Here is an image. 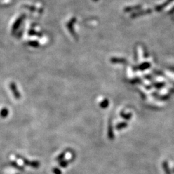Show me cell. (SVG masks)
I'll return each mask as SVG.
<instances>
[{
    "instance_id": "1",
    "label": "cell",
    "mask_w": 174,
    "mask_h": 174,
    "mask_svg": "<svg viewBox=\"0 0 174 174\" xmlns=\"http://www.w3.org/2000/svg\"><path fill=\"white\" fill-rule=\"evenodd\" d=\"M108 136L110 140H113L114 139V133L113 131V128L112 126V124L110 122V125L108 126Z\"/></svg>"
},
{
    "instance_id": "2",
    "label": "cell",
    "mask_w": 174,
    "mask_h": 174,
    "mask_svg": "<svg viewBox=\"0 0 174 174\" xmlns=\"http://www.w3.org/2000/svg\"><path fill=\"white\" fill-rule=\"evenodd\" d=\"M163 168L165 172V174H171V172L170 170V168L168 164L167 161H163Z\"/></svg>"
},
{
    "instance_id": "6",
    "label": "cell",
    "mask_w": 174,
    "mask_h": 174,
    "mask_svg": "<svg viewBox=\"0 0 174 174\" xmlns=\"http://www.w3.org/2000/svg\"><path fill=\"white\" fill-rule=\"evenodd\" d=\"M53 172L55 174H61V172L58 168H54Z\"/></svg>"
},
{
    "instance_id": "4",
    "label": "cell",
    "mask_w": 174,
    "mask_h": 174,
    "mask_svg": "<svg viewBox=\"0 0 174 174\" xmlns=\"http://www.w3.org/2000/svg\"><path fill=\"white\" fill-rule=\"evenodd\" d=\"M68 161H62V162H61L60 164V166H62V167H65V166H67L68 165Z\"/></svg>"
},
{
    "instance_id": "3",
    "label": "cell",
    "mask_w": 174,
    "mask_h": 174,
    "mask_svg": "<svg viewBox=\"0 0 174 174\" xmlns=\"http://www.w3.org/2000/svg\"><path fill=\"white\" fill-rule=\"evenodd\" d=\"M127 126V124L126 123H121L119 124H118V125L116 126V129L117 130H120L123 128H125V127Z\"/></svg>"
},
{
    "instance_id": "5",
    "label": "cell",
    "mask_w": 174,
    "mask_h": 174,
    "mask_svg": "<svg viewBox=\"0 0 174 174\" xmlns=\"http://www.w3.org/2000/svg\"><path fill=\"white\" fill-rule=\"evenodd\" d=\"M65 153H62L60 156H59L58 158H57V160L58 161H61V160H62L63 159V158L65 157Z\"/></svg>"
},
{
    "instance_id": "7",
    "label": "cell",
    "mask_w": 174,
    "mask_h": 174,
    "mask_svg": "<svg viewBox=\"0 0 174 174\" xmlns=\"http://www.w3.org/2000/svg\"><path fill=\"white\" fill-rule=\"evenodd\" d=\"M173 173H174V168H173Z\"/></svg>"
}]
</instances>
